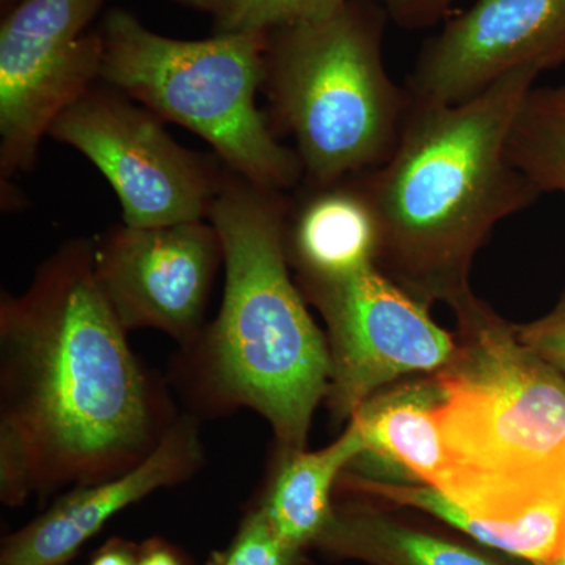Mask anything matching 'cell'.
Segmentation results:
<instances>
[{
	"instance_id": "obj_1",
	"label": "cell",
	"mask_w": 565,
	"mask_h": 565,
	"mask_svg": "<svg viewBox=\"0 0 565 565\" xmlns=\"http://www.w3.org/2000/svg\"><path fill=\"white\" fill-rule=\"evenodd\" d=\"M0 377V449L28 463L35 490L115 478L161 440L88 241L63 245L21 296L2 294Z\"/></svg>"
},
{
	"instance_id": "obj_2",
	"label": "cell",
	"mask_w": 565,
	"mask_h": 565,
	"mask_svg": "<svg viewBox=\"0 0 565 565\" xmlns=\"http://www.w3.org/2000/svg\"><path fill=\"white\" fill-rule=\"evenodd\" d=\"M541 73L512 71L463 103L408 104L392 154L355 177L374 215L377 263L419 302L470 294L471 263L494 226L541 199L509 156Z\"/></svg>"
},
{
	"instance_id": "obj_3",
	"label": "cell",
	"mask_w": 565,
	"mask_h": 565,
	"mask_svg": "<svg viewBox=\"0 0 565 565\" xmlns=\"http://www.w3.org/2000/svg\"><path fill=\"white\" fill-rule=\"evenodd\" d=\"M451 307L460 343L455 359L435 373L448 451L435 489L490 522L565 509V374L473 292Z\"/></svg>"
},
{
	"instance_id": "obj_4",
	"label": "cell",
	"mask_w": 565,
	"mask_h": 565,
	"mask_svg": "<svg viewBox=\"0 0 565 565\" xmlns=\"http://www.w3.org/2000/svg\"><path fill=\"white\" fill-rule=\"evenodd\" d=\"M288 202L226 167L210 212L225 294L207 338L223 396L258 412L285 452L303 451L330 384V351L288 269Z\"/></svg>"
},
{
	"instance_id": "obj_5",
	"label": "cell",
	"mask_w": 565,
	"mask_h": 565,
	"mask_svg": "<svg viewBox=\"0 0 565 565\" xmlns=\"http://www.w3.org/2000/svg\"><path fill=\"white\" fill-rule=\"evenodd\" d=\"M385 25L373 0H349L326 20L267 32L263 90L311 189L377 169L399 139L411 99L386 73Z\"/></svg>"
},
{
	"instance_id": "obj_6",
	"label": "cell",
	"mask_w": 565,
	"mask_h": 565,
	"mask_svg": "<svg viewBox=\"0 0 565 565\" xmlns=\"http://www.w3.org/2000/svg\"><path fill=\"white\" fill-rule=\"evenodd\" d=\"M98 29L103 84L202 137L223 166L259 188L282 192L303 177L297 152L282 147L256 106L267 32L169 39L120 7Z\"/></svg>"
},
{
	"instance_id": "obj_7",
	"label": "cell",
	"mask_w": 565,
	"mask_h": 565,
	"mask_svg": "<svg viewBox=\"0 0 565 565\" xmlns=\"http://www.w3.org/2000/svg\"><path fill=\"white\" fill-rule=\"evenodd\" d=\"M47 136L103 173L128 226L210 218L226 172L221 159L181 147L158 115L107 84L93 85L66 107Z\"/></svg>"
},
{
	"instance_id": "obj_8",
	"label": "cell",
	"mask_w": 565,
	"mask_h": 565,
	"mask_svg": "<svg viewBox=\"0 0 565 565\" xmlns=\"http://www.w3.org/2000/svg\"><path fill=\"white\" fill-rule=\"evenodd\" d=\"M329 332L330 411L351 419L397 379L444 370L455 338L434 322L427 305L401 288L377 263L332 277H300Z\"/></svg>"
},
{
	"instance_id": "obj_9",
	"label": "cell",
	"mask_w": 565,
	"mask_h": 565,
	"mask_svg": "<svg viewBox=\"0 0 565 565\" xmlns=\"http://www.w3.org/2000/svg\"><path fill=\"white\" fill-rule=\"evenodd\" d=\"M109 0H13L0 21V174L29 172L66 107L102 81Z\"/></svg>"
},
{
	"instance_id": "obj_10",
	"label": "cell",
	"mask_w": 565,
	"mask_h": 565,
	"mask_svg": "<svg viewBox=\"0 0 565 565\" xmlns=\"http://www.w3.org/2000/svg\"><path fill=\"white\" fill-rule=\"evenodd\" d=\"M221 262V237L204 221L122 223L93 245L96 280L126 332L156 329L181 341L200 329Z\"/></svg>"
},
{
	"instance_id": "obj_11",
	"label": "cell",
	"mask_w": 565,
	"mask_h": 565,
	"mask_svg": "<svg viewBox=\"0 0 565 565\" xmlns=\"http://www.w3.org/2000/svg\"><path fill=\"white\" fill-rule=\"evenodd\" d=\"M565 63V0H478L424 44L411 103L449 106L526 66Z\"/></svg>"
},
{
	"instance_id": "obj_12",
	"label": "cell",
	"mask_w": 565,
	"mask_h": 565,
	"mask_svg": "<svg viewBox=\"0 0 565 565\" xmlns=\"http://www.w3.org/2000/svg\"><path fill=\"white\" fill-rule=\"evenodd\" d=\"M202 460L199 434L181 419L162 435L140 463L115 478L77 486L43 515L3 541L0 565L68 564L85 542L141 498L181 482Z\"/></svg>"
},
{
	"instance_id": "obj_13",
	"label": "cell",
	"mask_w": 565,
	"mask_h": 565,
	"mask_svg": "<svg viewBox=\"0 0 565 565\" xmlns=\"http://www.w3.org/2000/svg\"><path fill=\"white\" fill-rule=\"evenodd\" d=\"M444 392L437 379L411 382L374 394L352 415L364 451L352 475L375 481L437 487L448 468L438 423Z\"/></svg>"
},
{
	"instance_id": "obj_14",
	"label": "cell",
	"mask_w": 565,
	"mask_h": 565,
	"mask_svg": "<svg viewBox=\"0 0 565 565\" xmlns=\"http://www.w3.org/2000/svg\"><path fill=\"white\" fill-rule=\"evenodd\" d=\"M315 548L364 565H530L471 541L367 505H337Z\"/></svg>"
},
{
	"instance_id": "obj_15",
	"label": "cell",
	"mask_w": 565,
	"mask_h": 565,
	"mask_svg": "<svg viewBox=\"0 0 565 565\" xmlns=\"http://www.w3.org/2000/svg\"><path fill=\"white\" fill-rule=\"evenodd\" d=\"M286 250L300 277H332L377 263V228L355 178L311 189L291 210Z\"/></svg>"
},
{
	"instance_id": "obj_16",
	"label": "cell",
	"mask_w": 565,
	"mask_h": 565,
	"mask_svg": "<svg viewBox=\"0 0 565 565\" xmlns=\"http://www.w3.org/2000/svg\"><path fill=\"white\" fill-rule=\"evenodd\" d=\"M355 419L333 444L319 451L286 452L269 492L259 504L282 541L297 548L313 546L333 514V490L364 451Z\"/></svg>"
},
{
	"instance_id": "obj_17",
	"label": "cell",
	"mask_w": 565,
	"mask_h": 565,
	"mask_svg": "<svg viewBox=\"0 0 565 565\" xmlns=\"http://www.w3.org/2000/svg\"><path fill=\"white\" fill-rule=\"evenodd\" d=\"M509 156L542 195L565 196V84L531 88L512 126Z\"/></svg>"
},
{
	"instance_id": "obj_18",
	"label": "cell",
	"mask_w": 565,
	"mask_h": 565,
	"mask_svg": "<svg viewBox=\"0 0 565 565\" xmlns=\"http://www.w3.org/2000/svg\"><path fill=\"white\" fill-rule=\"evenodd\" d=\"M349 0H226L214 17L215 33L270 32L305 22L322 21Z\"/></svg>"
},
{
	"instance_id": "obj_19",
	"label": "cell",
	"mask_w": 565,
	"mask_h": 565,
	"mask_svg": "<svg viewBox=\"0 0 565 565\" xmlns=\"http://www.w3.org/2000/svg\"><path fill=\"white\" fill-rule=\"evenodd\" d=\"M305 550L282 541L262 508L245 516L232 544L212 565H303Z\"/></svg>"
},
{
	"instance_id": "obj_20",
	"label": "cell",
	"mask_w": 565,
	"mask_h": 565,
	"mask_svg": "<svg viewBox=\"0 0 565 565\" xmlns=\"http://www.w3.org/2000/svg\"><path fill=\"white\" fill-rule=\"evenodd\" d=\"M515 332L523 344L565 374V294L548 315L515 327Z\"/></svg>"
},
{
	"instance_id": "obj_21",
	"label": "cell",
	"mask_w": 565,
	"mask_h": 565,
	"mask_svg": "<svg viewBox=\"0 0 565 565\" xmlns=\"http://www.w3.org/2000/svg\"><path fill=\"white\" fill-rule=\"evenodd\" d=\"M452 0H390V13L405 28H422L437 20Z\"/></svg>"
},
{
	"instance_id": "obj_22",
	"label": "cell",
	"mask_w": 565,
	"mask_h": 565,
	"mask_svg": "<svg viewBox=\"0 0 565 565\" xmlns=\"http://www.w3.org/2000/svg\"><path fill=\"white\" fill-rule=\"evenodd\" d=\"M139 555L134 552L132 546L122 542H110L104 546L102 552L93 557L90 565H137Z\"/></svg>"
},
{
	"instance_id": "obj_23",
	"label": "cell",
	"mask_w": 565,
	"mask_h": 565,
	"mask_svg": "<svg viewBox=\"0 0 565 565\" xmlns=\"http://www.w3.org/2000/svg\"><path fill=\"white\" fill-rule=\"evenodd\" d=\"M137 565H182V561L169 546L151 544L140 553Z\"/></svg>"
},
{
	"instance_id": "obj_24",
	"label": "cell",
	"mask_w": 565,
	"mask_h": 565,
	"mask_svg": "<svg viewBox=\"0 0 565 565\" xmlns=\"http://www.w3.org/2000/svg\"><path fill=\"white\" fill-rule=\"evenodd\" d=\"M173 2L180 3L185 9L203 11V13H210L212 18L218 13L225 6L226 0H173Z\"/></svg>"
},
{
	"instance_id": "obj_25",
	"label": "cell",
	"mask_w": 565,
	"mask_h": 565,
	"mask_svg": "<svg viewBox=\"0 0 565 565\" xmlns=\"http://www.w3.org/2000/svg\"><path fill=\"white\" fill-rule=\"evenodd\" d=\"M0 2H2V10H6L13 0H0Z\"/></svg>"
},
{
	"instance_id": "obj_26",
	"label": "cell",
	"mask_w": 565,
	"mask_h": 565,
	"mask_svg": "<svg viewBox=\"0 0 565 565\" xmlns=\"http://www.w3.org/2000/svg\"><path fill=\"white\" fill-rule=\"evenodd\" d=\"M553 565H565V553H564L563 557H561V559L557 561V563L553 564Z\"/></svg>"
},
{
	"instance_id": "obj_27",
	"label": "cell",
	"mask_w": 565,
	"mask_h": 565,
	"mask_svg": "<svg viewBox=\"0 0 565 565\" xmlns=\"http://www.w3.org/2000/svg\"><path fill=\"white\" fill-rule=\"evenodd\" d=\"M388 2H390V0H386V3H388Z\"/></svg>"
},
{
	"instance_id": "obj_28",
	"label": "cell",
	"mask_w": 565,
	"mask_h": 565,
	"mask_svg": "<svg viewBox=\"0 0 565 565\" xmlns=\"http://www.w3.org/2000/svg\"><path fill=\"white\" fill-rule=\"evenodd\" d=\"M62 565H68V564H62Z\"/></svg>"
}]
</instances>
